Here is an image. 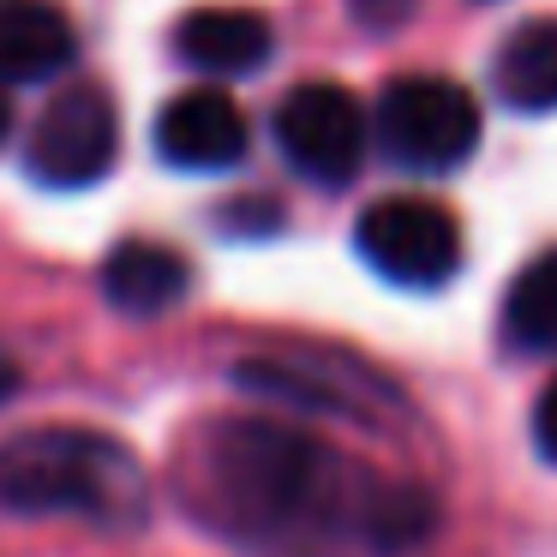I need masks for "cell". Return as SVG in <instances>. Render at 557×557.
<instances>
[{
	"label": "cell",
	"mask_w": 557,
	"mask_h": 557,
	"mask_svg": "<svg viewBox=\"0 0 557 557\" xmlns=\"http://www.w3.org/2000/svg\"><path fill=\"white\" fill-rule=\"evenodd\" d=\"M504 330L521 354H557V252H540L509 282Z\"/></svg>",
	"instance_id": "cell-13"
},
{
	"label": "cell",
	"mask_w": 557,
	"mask_h": 557,
	"mask_svg": "<svg viewBox=\"0 0 557 557\" xmlns=\"http://www.w3.org/2000/svg\"><path fill=\"white\" fill-rule=\"evenodd\" d=\"M366 138H372V126H366L360 102L342 85L312 78V85H294L288 97L276 102L282 157H288L294 174H306V181H318V186L354 181V169H360V157H366Z\"/></svg>",
	"instance_id": "cell-7"
},
{
	"label": "cell",
	"mask_w": 557,
	"mask_h": 557,
	"mask_svg": "<svg viewBox=\"0 0 557 557\" xmlns=\"http://www.w3.org/2000/svg\"><path fill=\"white\" fill-rule=\"evenodd\" d=\"M372 138L396 169L449 174L480 150V109L449 78H432V73L389 78L372 109Z\"/></svg>",
	"instance_id": "cell-3"
},
{
	"label": "cell",
	"mask_w": 557,
	"mask_h": 557,
	"mask_svg": "<svg viewBox=\"0 0 557 557\" xmlns=\"http://www.w3.org/2000/svg\"><path fill=\"white\" fill-rule=\"evenodd\" d=\"M186 288H193L186 258L169 252V246H157V240H126V246H114L109 264H102V294H109V306L126 318L174 312V306L186 300Z\"/></svg>",
	"instance_id": "cell-11"
},
{
	"label": "cell",
	"mask_w": 557,
	"mask_h": 557,
	"mask_svg": "<svg viewBox=\"0 0 557 557\" xmlns=\"http://www.w3.org/2000/svg\"><path fill=\"white\" fill-rule=\"evenodd\" d=\"M78 54L73 18L54 0H0V85H42Z\"/></svg>",
	"instance_id": "cell-10"
},
{
	"label": "cell",
	"mask_w": 557,
	"mask_h": 557,
	"mask_svg": "<svg viewBox=\"0 0 557 557\" xmlns=\"http://www.w3.org/2000/svg\"><path fill=\"white\" fill-rule=\"evenodd\" d=\"M354 246L396 288H437L461 264V234L432 198H377L354 228Z\"/></svg>",
	"instance_id": "cell-4"
},
{
	"label": "cell",
	"mask_w": 557,
	"mask_h": 557,
	"mask_svg": "<svg viewBox=\"0 0 557 557\" xmlns=\"http://www.w3.org/2000/svg\"><path fill=\"white\" fill-rule=\"evenodd\" d=\"M420 0H354V18H366L372 30H396Z\"/></svg>",
	"instance_id": "cell-15"
},
{
	"label": "cell",
	"mask_w": 557,
	"mask_h": 557,
	"mask_svg": "<svg viewBox=\"0 0 557 557\" xmlns=\"http://www.w3.org/2000/svg\"><path fill=\"white\" fill-rule=\"evenodd\" d=\"M492 85L504 109L516 114H552L557 109V18H528L504 37L492 66Z\"/></svg>",
	"instance_id": "cell-12"
},
{
	"label": "cell",
	"mask_w": 557,
	"mask_h": 557,
	"mask_svg": "<svg viewBox=\"0 0 557 557\" xmlns=\"http://www.w3.org/2000/svg\"><path fill=\"white\" fill-rule=\"evenodd\" d=\"M7 133H13V109H7V90H0V145H7Z\"/></svg>",
	"instance_id": "cell-17"
},
{
	"label": "cell",
	"mask_w": 557,
	"mask_h": 557,
	"mask_svg": "<svg viewBox=\"0 0 557 557\" xmlns=\"http://www.w3.org/2000/svg\"><path fill=\"white\" fill-rule=\"evenodd\" d=\"M246 114L222 90H181L157 114V157L181 174H222L246 157Z\"/></svg>",
	"instance_id": "cell-8"
},
{
	"label": "cell",
	"mask_w": 557,
	"mask_h": 557,
	"mask_svg": "<svg viewBox=\"0 0 557 557\" xmlns=\"http://www.w3.org/2000/svg\"><path fill=\"white\" fill-rule=\"evenodd\" d=\"M234 384L252 396L288 401L312 413H342V420H389L401 413V396L366 366H348L336 354H264V360L234 366Z\"/></svg>",
	"instance_id": "cell-5"
},
{
	"label": "cell",
	"mask_w": 557,
	"mask_h": 557,
	"mask_svg": "<svg viewBox=\"0 0 557 557\" xmlns=\"http://www.w3.org/2000/svg\"><path fill=\"white\" fill-rule=\"evenodd\" d=\"M186 492L216 533L270 557L408 552L437 521L413 480H384L276 420H216L198 437Z\"/></svg>",
	"instance_id": "cell-1"
},
{
	"label": "cell",
	"mask_w": 557,
	"mask_h": 557,
	"mask_svg": "<svg viewBox=\"0 0 557 557\" xmlns=\"http://www.w3.org/2000/svg\"><path fill=\"white\" fill-rule=\"evenodd\" d=\"M13 384H18V372H13V354L0 348V401L13 396Z\"/></svg>",
	"instance_id": "cell-16"
},
{
	"label": "cell",
	"mask_w": 557,
	"mask_h": 557,
	"mask_svg": "<svg viewBox=\"0 0 557 557\" xmlns=\"http://www.w3.org/2000/svg\"><path fill=\"white\" fill-rule=\"evenodd\" d=\"M114 150H121L114 102L97 85H73L42 109L37 133L25 145V169L30 181L54 186V193H78V186H97L114 169Z\"/></svg>",
	"instance_id": "cell-6"
},
{
	"label": "cell",
	"mask_w": 557,
	"mask_h": 557,
	"mask_svg": "<svg viewBox=\"0 0 557 557\" xmlns=\"http://www.w3.org/2000/svg\"><path fill=\"white\" fill-rule=\"evenodd\" d=\"M270 49H276V30L258 13H246V7H193L174 25V54L193 73H210V78L258 73L270 61Z\"/></svg>",
	"instance_id": "cell-9"
},
{
	"label": "cell",
	"mask_w": 557,
	"mask_h": 557,
	"mask_svg": "<svg viewBox=\"0 0 557 557\" xmlns=\"http://www.w3.org/2000/svg\"><path fill=\"white\" fill-rule=\"evenodd\" d=\"M0 509L13 516H78L90 528H145L150 480L121 437L42 425L0 444Z\"/></svg>",
	"instance_id": "cell-2"
},
{
	"label": "cell",
	"mask_w": 557,
	"mask_h": 557,
	"mask_svg": "<svg viewBox=\"0 0 557 557\" xmlns=\"http://www.w3.org/2000/svg\"><path fill=\"white\" fill-rule=\"evenodd\" d=\"M533 444H540L545 461H557V377L545 384L540 408H533Z\"/></svg>",
	"instance_id": "cell-14"
}]
</instances>
